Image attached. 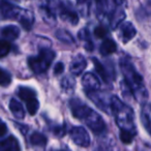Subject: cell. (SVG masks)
<instances>
[{
    "mask_svg": "<svg viewBox=\"0 0 151 151\" xmlns=\"http://www.w3.org/2000/svg\"><path fill=\"white\" fill-rule=\"evenodd\" d=\"M1 35L5 38L6 40H15L19 37L20 35V29L19 27L15 25L5 26L1 30Z\"/></svg>",
    "mask_w": 151,
    "mask_h": 151,
    "instance_id": "8fae6325",
    "label": "cell"
},
{
    "mask_svg": "<svg viewBox=\"0 0 151 151\" xmlns=\"http://www.w3.org/2000/svg\"><path fill=\"white\" fill-rule=\"evenodd\" d=\"M79 38L83 42V46L87 51H92L94 49L93 42L90 38V34L87 29H82L79 32Z\"/></svg>",
    "mask_w": 151,
    "mask_h": 151,
    "instance_id": "9a60e30c",
    "label": "cell"
},
{
    "mask_svg": "<svg viewBox=\"0 0 151 151\" xmlns=\"http://www.w3.org/2000/svg\"><path fill=\"white\" fill-rule=\"evenodd\" d=\"M11 82H12V76L6 70H4V69H2L0 67V86L6 87L11 84Z\"/></svg>",
    "mask_w": 151,
    "mask_h": 151,
    "instance_id": "cb8c5ba5",
    "label": "cell"
},
{
    "mask_svg": "<svg viewBox=\"0 0 151 151\" xmlns=\"http://www.w3.org/2000/svg\"><path fill=\"white\" fill-rule=\"evenodd\" d=\"M70 108L73 111V115L76 118L82 120L85 122L87 126L95 134H101L105 130L106 124L104 122L103 118L94 112L92 109L86 105H83L80 101L73 99L70 101Z\"/></svg>",
    "mask_w": 151,
    "mask_h": 151,
    "instance_id": "6da1fadb",
    "label": "cell"
},
{
    "mask_svg": "<svg viewBox=\"0 0 151 151\" xmlns=\"http://www.w3.org/2000/svg\"><path fill=\"white\" fill-rule=\"evenodd\" d=\"M87 65L86 59L82 56V55H78L77 57L73 59L70 64V71L73 75L79 76L83 73V70L85 69Z\"/></svg>",
    "mask_w": 151,
    "mask_h": 151,
    "instance_id": "9c48e42d",
    "label": "cell"
},
{
    "mask_svg": "<svg viewBox=\"0 0 151 151\" xmlns=\"http://www.w3.org/2000/svg\"><path fill=\"white\" fill-rule=\"evenodd\" d=\"M12 46L7 40H0V58L5 57L9 53Z\"/></svg>",
    "mask_w": 151,
    "mask_h": 151,
    "instance_id": "484cf974",
    "label": "cell"
},
{
    "mask_svg": "<svg viewBox=\"0 0 151 151\" xmlns=\"http://www.w3.org/2000/svg\"><path fill=\"white\" fill-rule=\"evenodd\" d=\"M30 142L35 146H45L47 144V138L40 132H34L30 137Z\"/></svg>",
    "mask_w": 151,
    "mask_h": 151,
    "instance_id": "ffe728a7",
    "label": "cell"
},
{
    "mask_svg": "<svg viewBox=\"0 0 151 151\" xmlns=\"http://www.w3.org/2000/svg\"><path fill=\"white\" fill-rule=\"evenodd\" d=\"M82 85L87 92L99 90L101 88V83H99V79L91 73H85V76L82 78Z\"/></svg>",
    "mask_w": 151,
    "mask_h": 151,
    "instance_id": "52a82bcc",
    "label": "cell"
},
{
    "mask_svg": "<svg viewBox=\"0 0 151 151\" xmlns=\"http://www.w3.org/2000/svg\"><path fill=\"white\" fill-rule=\"evenodd\" d=\"M9 110L12 111L13 115L18 119H23L24 116H25V111H24L23 106L14 99L9 101Z\"/></svg>",
    "mask_w": 151,
    "mask_h": 151,
    "instance_id": "4fadbf2b",
    "label": "cell"
},
{
    "mask_svg": "<svg viewBox=\"0 0 151 151\" xmlns=\"http://www.w3.org/2000/svg\"><path fill=\"white\" fill-rule=\"evenodd\" d=\"M62 87H63V89L71 90L73 87V82L70 80V79H68L67 77H65V79H63V81H62Z\"/></svg>",
    "mask_w": 151,
    "mask_h": 151,
    "instance_id": "83f0119b",
    "label": "cell"
},
{
    "mask_svg": "<svg viewBox=\"0 0 151 151\" xmlns=\"http://www.w3.org/2000/svg\"><path fill=\"white\" fill-rule=\"evenodd\" d=\"M93 63H94L95 69H96V71L99 73V76H101V78H103V80L105 81L106 83H109L110 82V80H109V75H108L107 69L105 68V66H104V65L101 64V63L99 62V61L97 60L96 58L93 59Z\"/></svg>",
    "mask_w": 151,
    "mask_h": 151,
    "instance_id": "d6986e66",
    "label": "cell"
},
{
    "mask_svg": "<svg viewBox=\"0 0 151 151\" xmlns=\"http://www.w3.org/2000/svg\"><path fill=\"white\" fill-rule=\"evenodd\" d=\"M124 17H125V15H124L123 11H119V9H118V11H116L115 13L113 14V16H112V19H111L112 28H113V29H115V28L117 27V26L124 20Z\"/></svg>",
    "mask_w": 151,
    "mask_h": 151,
    "instance_id": "44dd1931",
    "label": "cell"
},
{
    "mask_svg": "<svg viewBox=\"0 0 151 151\" xmlns=\"http://www.w3.org/2000/svg\"><path fill=\"white\" fill-rule=\"evenodd\" d=\"M18 95H19V97L22 101H24L26 103L29 99L36 97V92L33 89L28 88V87H20L19 90H18Z\"/></svg>",
    "mask_w": 151,
    "mask_h": 151,
    "instance_id": "2e32d148",
    "label": "cell"
},
{
    "mask_svg": "<svg viewBox=\"0 0 151 151\" xmlns=\"http://www.w3.org/2000/svg\"><path fill=\"white\" fill-rule=\"evenodd\" d=\"M54 134H56L57 137H63L65 134V128L63 126H57L56 128H54Z\"/></svg>",
    "mask_w": 151,
    "mask_h": 151,
    "instance_id": "f546056e",
    "label": "cell"
},
{
    "mask_svg": "<svg viewBox=\"0 0 151 151\" xmlns=\"http://www.w3.org/2000/svg\"><path fill=\"white\" fill-rule=\"evenodd\" d=\"M0 151H21V147L17 139L11 136L0 141Z\"/></svg>",
    "mask_w": 151,
    "mask_h": 151,
    "instance_id": "ba28073f",
    "label": "cell"
},
{
    "mask_svg": "<svg viewBox=\"0 0 151 151\" xmlns=\"http://www.w3.org/2000/svg\"><path fill=\"white\" fill-rule=\"evenodd\" d=\"M26 107H27V111L30 115H35L38 108H40V103L36 99V97H34V99H31L26 101Z\"/></svg>",
    "mask_w": 151,
    "mask_h": 151,
    "instance_id": "7402d4cb",
    "label": "cell"
},
{
    "mask_svg": "<svg viewBox=\"0 0 151 151\" xmlns=\"http://www.w3.org/2000/svg\"><path fill=\"white\" fill-rule=\"evenodd\" d=\"M88 2V0H77V3L79 5H82V4H85V3Z\"/></svg>",
    "mask_w": 151,
    "mask_h": 151,
    "instance_id": "d6a6232c",
    "label": "cell"
},
{
    "mask_svg": "<svg viewBox=\"0 0 151 151\" xmlns=\"http://www.w3.org/2000/svg\"><path fill=\"white\" fill-rule=\"evenodd\" d=\"M88 97L93 101L96 106L101 109H103L105 112L109 113V109H111V103H107V101H111V97H106V95L104 93H99V90L96 91H90V92H87Z\"/></svg>",
    "mask_w": 151,
    "mask_h": 151,
    "instance_id": "8992f818",
    "label": "cell"
},
{
    "mask_svg": "<svg viewBox=\"0 0 151 151\" xmlns=\"http://www.w3.org/2000/svg\"><path fill=\"white\" fill-rule=\"evenodd\" d=\"M113 2L115 3L116 5H121L122 3L124 2V0H113Z\"/></svg>",
    "mask_w": 151,
    "mask_h": 151,
    "instance_id": "1f68e13d",
    "label": "cell"
},
{
    "mask_svg": "<svg viewBox=\"0 0 151 151\" xmlns=\"http://www.w3.org/2000/svg\"><path fill=\"white\" fill-rule=\"evenodd\" d=\"M63 69H64V64H63L62 62H58L54 67L55 75H60V73L63 71Z\"/></svg>",
    "mask_w": 151,
    "mask_h": 151,
    "instance_id": "f1b7e54d",
    "label": "cell"
},
{
    "mask_svg": "<svg viewBox=\"0 0 151 151\" xmlns=\"http://www.w3.org/2000/svg\"><path fill=\"white\" fill-rule=\"evenodd\" d=\"M134 132H129V130H120V140L124 144H130L134 138Z\"/></svg>",
    "mask_w": 151,
    "mask_h": 151,
    "instance_id": "d4e9b609",
    "label": "cell"
},
{
    "mask_svg": "<svg viewBox=\"0 0 151 151\" xmlns=\"http://www.w3.org/2000/svg\"><path fill=\"white\" fill-rule=\"evenodd\" d=\"M120 66H121L122 73L125 78L126 85L134 95L136 99L141 103H145L146 99H148V92L144 86V82H143V78L141 77V75H139L138 71L134 69V67L128 60H125V59L122 60Z\"/></svg>",
    "mask_w": 151,
    "mask_h": 151,
    "instance_id": "7a4b0ae2",
    "label": "cell"
},
{
    "mask_svg": "<svg viewBox=\"0 0 151 151\" xmlns=\"http://www.w3.org/2000/svg\"><path fill=\"white\" fill-rule=\"evenodd\" d=\"M137 30L136 28L134 27L130 22H126L122 25L121 28V37H122V42L125 44V42H128L132 38H134V36L136 35Z\"/></svg>",
    "mask_w": 151,
    "mask_h": 151,
    "instance_id": "30bf717a",
    "label": "cell"
},
{
    "mask_svg": "<svg viewBox=\"0 0 151 151\" xmlns=\"http://www.w3.org/2000/svg\"><path fill=\"white\" fill-rule=\"evenodd\" d=\"M71 140L75 144L81 147H88L90 144V137L87 130L82 126H75L69 132Z\"/></svg>",
    "mask_w": 151,
    "mask_h": 151,
    "instance_id": "5b68a950",
    "label": "cell"
},
{
    "mask_svg": "<svg viewBox=\"0 0 151 151\" xmlns=\"http://www.w3.org/2000/svg\"><path fill=\"white\" fill-rule=\"evenodd\" d=\"M7 132V127H6V124L3 123V122L0 121V137L4 136Z\"/></svg>",
    "mask_w": 151,
    "mask_h": 151,
    "instance_id": "4dcf8cb0",
    "label": "cell"
},
{
    "mask_svg": "<svg viewBox=\"0 0 151 151\" xmlns=\"http://www.w3.org/2000/svg\"><path fill=\"white\" fill-rule=\"evenodd\" d=\"M111 111L116 118L118 126L121 130H129L136 134V125L134 123V112L132 108L124 105L118 97H111Z\"/></svg>",
    "mask_w": 151,
    "mask_h": 151,
    "instance_id": "3957f363",
    "label": "cell"
},
{
    "mask_svg": "<svg viewBox=\"0 0 151 151\" xmlns=\"http://www.w3.org/2000/svg\"><path fill=\"white\" fill-rule=\"evenodd\" d=\"M141 118H142V123L145 126L147 132H150V124H151V118H150V106L149 104H146L145 107L142 110V114H141Z\"/></svg>",
    "mask_w": 151,
    "mask_h": 151,
    "instance_id": "e0dca14e",
    "label": "cell"
},
{
    "mask_svg": "<svg viewBox=\"0 0 151 151\" xmlns=\"http://www.w3.org/2000/svg\"><path fill=\"white\" fill-rule=\"evenodd\" d=\"M116 50H117V45L113 40H106L101 44V48H99V51H101V55H104V56L113 54Z\"/></svg>",
    "mask_w": 151,
    "mask_h": 151,
    "instance_id": "5bb4252c",
    "label": "cell"
},
{
    "mask_svg": "<svg viewBox=\"0 0 151 151\" xmlns=\"http://www.w3.org/2000/svg\"><path fill=\"white\" fill-rule=\"evenodd\" d=\"M55 58V53L50 49H42L40 55L36 57H30L28 64L32 71L35 73H42L50 67L52 61Z\"/></svg>",
    "mask_w": 151,
    "mask_h": 151,
    "instance_id": "277c9868",
    "label": "cell"
},
{
    "mask_svg": "<svg viewBox=\"0 0 151 151\" xmlns=\"http://www.w3.org/2000/svg\"><path fill=\"white\" fill-rule=\"evenodd\" d=\"M60 17L63 21L68 22L71 25H77L79 22V17L77 13H75L71 9H65V7H62V9L60 11Z\"/></svg>",
    "mask_w": 151,
    "mask_h": 151,
    "instance_id": "7c38bea8",
    "label": "cell"
},
{
    "mask_svg": "<svg viewBox=\"0 0 151 151\" xmlns=\"http://www.w3.org/2000/svg\"><path fill=\"white\" fill-rule=\"evenodd\" d=\"M56 37L58 38L60 42H64V44H67V45H71L75 42V40H73V35H71L68 31H66V30H64V29L57 30Z\"/></svg>",
    "mask_w": 151,
    "mask_h": 151,
    "instance_id": "ac0fdd59",
    "label": "cell"
},
{
    "mask_svg": "<svg viewBox=\"0 0 151 151\" xmlns=\"http://www.w3.org/2000/svg\"><path fill=\"white\" fill-rule=\"evenodd\" d=\"M40 15H42V19L49 24H55V16L52 14L50 9H46V7H40Z\"/></svg>",
    "mask_w": 151,
    "mask_h": 151,
    "instance_id": "603a6c76",
    "label": "cell"
},
{
    "mask_svg": "<svg viewBox=\"0 0 151 151\" xmlns=\"http://www.w3.org/2000/svg\"><path fill=\"white\" fill-rule=\"evenodd\" d=\"M107 32H108L107 29H106L104 26H97L94 29V35L96 36L97 38H103L106 36Z\"/></svg>",
    "mask_w": 151,
    "mask_h": 151,
    "instance_id": "4316f807",
    "label": "cell"
}]
</instances>
